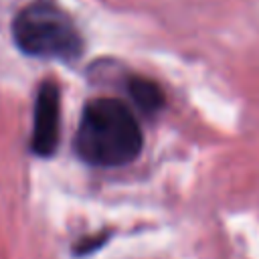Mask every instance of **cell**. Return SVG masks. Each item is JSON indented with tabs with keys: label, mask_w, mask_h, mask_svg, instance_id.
<instances>
[{
	"label": "cell",
	"mask_w": 259,
	"mask_h": 259,
	"mask_svg": "<svg viewBox=\"0 0 259 259\" xmlns=\"http://www.w3.org/2000/svg\"><path fill=\"white\" fill-rule=\"evenodd\" d=\"M142 146V127L123 101L99 97L83 107L75 134V152L83 162L101 168L125 166L140 156Z\"/></svg>",
	"instance_id": "1"
},
{
	"label": "cell",
	"mask_w": 259,
	"mask_h": 259,
	"mask_svg": "<svg viewBox=\"0 0 259 259\" xmlns=\"http://www.w3.org/2000/svg\"><path fill=\"white\" fill-rule=\"evenodd\" d=\"M12 36L18 49L42 59H77L83 38L75 22L51 2H34L22 8L12 22Z\"/></svg>",
	"instance_id": "2"
},
{
	"label": "cell",
	"mask_w": 259,
	"mask_h": 259,
	"mask_svg": "<svg viewBox=\"0 0 259 259\" xmlns=\"http://www.w3.org/2000/svg\"><path fill=\"white\" fill-rule=\"evenodd\" d=\"M61 134V91L55 81H45L38 87L34 101V123H32V152L36 156H53L59 146Z\"/></svg>",
	"instance_id": "3"
},
{
	"label": "cell",
	"mask_w": 259,
	"mask_h": 259,
	"mask_svg": "<svg viewBox=\"0 0 259 259\" xmlns=\"http://www.w3.org/2000/svg\"><path fill=\"white\" fill-rule=\"evenodd\" d=\"M127 93H130L132 101H134L144 113H154V111H158V109L162 107V103H164V93H162V89H160L154 81H150V79H146V77H138V75L130 77V79H127Z\"/></svg>",
	"instance_id": "4"
},
{
	"label": "cell",
	"mask_w": 259,
	"mask_h": 259,
	"mask_svg": "<svg viewBox=\"0 0 259 259\" xmlns=\"http://www.w3.org/2000/svg\"><path fill=\"white\" fill-rule=\"evenodd\" d=\"M105 241V237H95V239H87V241H83V243H79L77 247H75V251L77 253H89V251H93L95 247H99L101 243Z\"/></svg>",
	"instance_id": "5"
}]
</instances>
